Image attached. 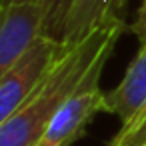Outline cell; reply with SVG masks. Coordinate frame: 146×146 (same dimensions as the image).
<instances>
[{
    "label": "cell",
    "mask_w": 146,
    "mask_h": 146,
    "mask_svg": "<svg viewBox=\"0 0 146 146\" xmlns=\"http://www.w3.org/2000/svg\"><path fill=\"white\" fill-rule=\"evenodd\" d=\"M124 28V22L112 24L92 32L74 46H66L28 100L0 126V146H36L52 118L84 82L94 64L102 56L112 54Z\"/></svg>",
    "instance_id": "1"
},
{
    "label": "cell",
    "mask_w": 146,
    "mask_h": 146,
    "mask_svg": "<svg viewBox=\"0 0 146 146\" xmlns=\"http://www.w3.org/2000/svg\"><path fill=\"white\" fill-rule=\"evenodd\" d=\"M108 58L110 54L102 56L94 64L84 82L74 90V94L64 102V106L52 118V122L48 124L36 146H70L86 132L94 116L102 112L104 90L100 88V76Z\"/></svg>",
    "instance_id": "2"
},
{
    "label": "cell",
    "mask_w": 146,
    "mask_h": 146,
    "mask_svg": "<svg viewBox=\"0 0 146 146\" xmlns=\"http://www.w3.org/2000/svg\"><path fill=\"white\" fill-rule=\"evenodd\" d=\"M66 46L46 36H38L26 54L0 80V126H2L36 90L48 70L64 54Z\"/></svg>",
    "instance_id": "3"
},
{
    "label": "cell",
    "mask_w": 146,
    "mask_h": 146,
    "mask_svg": "<svg viewBox=\"0 0 146 146\" xmlns=\"http://www.w3.org/2000/svg\"><path fill=\"white\" fill-rule=\"evenodd\" d=\"M40 4L28 2L0 6V80L40 36Z\"/></svg>",
    "instance_id": "4"
},
{
    "label": "cell",
    "mask_w": 146,
    "mask_h": 146,
    "mask_svg": "<svg viewBox=\"0 0 146 146\" xmlns=\"http://www.w3.org/2000/svg\"><path fill=\"white\" fill-rule=\"evenodd\" d=\"M146 110V40H140V48L128 64L122 80L112 90L104 92L102 112L114 114L122 128L132 126Z\"/></svg>",
    "instance_id": "5"
},
{
    "label": "cell",
    "mask_w": 146,
    "mask_h": 146,
    "mask_svg": "<svg viewBox=\"0 0 146 146\" xmlns=\"http://www.w3.org/2000/svg\"><path fill=\"white\" fill-rule=\"evenodd\" d=\"M126 4L128 0H76L64 30L62 44L74 46L100 28L124 22L122 14Z\"/></svg>",
    "instance_id": "6"
},
{
    "label": "cell",
    "mask_w": 146,
    "mask_h": 146,
    "mask_svg": "<svg viewBox=\"0 0 146 146\" xmlns=\"http://www.w3.org/2000/svg\"><path fill=\"white\" fill-rule=\"evenodd\" d=\"M42 8V28L40 34L46 38H52L56 42H62L64 30L70 18V12L76 4V0H40Z\"/></svg>",
    "instance_id": "7"
},
{
    "label": "cell",
    "mask_w": 146,
    "mask_h": 146,
    "mask_svg": "<svg viewBox=\"0 0 146 146\" xmlns=\"http://www.w3.org/2000/svg\"><path fill=\"white\" fill-rule=\"evenodd\" d=\"M110 142L120 146H146V110L140 114V118L132 126L120 128L118 134Z\"/></svg>",
    "instance_id": "8"
},
{
    "label": "cell",
    "mask_w": 146,
    "mask_h": 146,
    "mask_svg": "<svg viewBox=\"0 0 146 146\" xmlns=\"http://www.w3.org/2000/svg\"><path fill=\"white\" fill-rule=\"evenodd\" d=\"M140 26H146V0H142V2H140V10H138L136 22H134L130 28H140Z\"/></svg>",
    "instance_id": "9"
},
{
    "label": "cell",
    "mask_w": 146,
    "mask_h": 146,
    "mask_svg": "<svg viewBox=\"0 0 146 146\" xmlns=\"http://www.w3.org/2000/svg\"><path fill=\"white\" fill-rule=\"evenodd\" d=\"M28 2L38 4L40 0H0V6H4V4H28Z\"/></svg>",
    "instance_id": "10"
},
{
    "label": "cell",
    "mask_w": 146,
    "mask_h": 146,
    "mask_svg": "<svg viewBox=\"0 0 146 146\" xmlns=\"http://www.w3.org/2000/svg\"><path fill=\"white\" fill-rule=\"evenodd\" d=\"M134 34L138 36V40H146V26H140V28H132Z\"/></svg>",
    "instance_id": "11"
},
{
    "label": "cell",
    "mask_w": 146,
    "mask_h": 146,
    "mask_svg": "<svg viewBox=\"0 0 146 146\" xmlns=\"http://www.w3.org/2000/svg\"><path fill=\"white\" fill-rule=\"evenodd\" d=\"M108 146H120V144H112V142H110V144H108Z\"/></svg>",
    "instance_id": "12"
}]
</instances>
